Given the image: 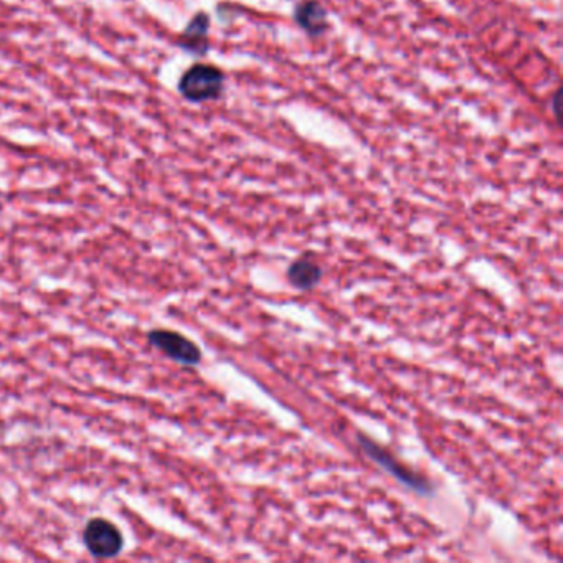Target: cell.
Segmentation results:
<instances>
[{"label": "cell", "mask_w": 563, "mask_h": 563, "mask_svg": "<svg viewBox=\"0 0 563 563\" xmlns=\"http://www.w3.org/2000/svg\"><path fill=\"white\" fill-rule=\"evenodd\" d=\"M225 88V75L220 68L205 63H197L180 76L179 91L190 103H207L222 96Z\"/></svg>", "instance_id": "1"}, {"label": "cell", "mask_w": 563, "mask_h": 563, "mask_svg": "<svg viewBox=\"0 0 563 563\" xmlns=\"http://www.w3.org/2000/svg\"><path fill=\"white\" fill-rule=\"evenodd\" d=\"M357 441L365 455L369 456L374 463L379 464L380 468H384L387 473L392 474L398 483H402L403 486H407L408 489H412L422 496H430L433 493V486L423 474L400 463L390 451L385 450L384 446H380L379 443H375L370 440L369 436L362 435V433L357 435Z\"/></svg>", "instance_id": "2"}, {"label": "cell", "mask_w": 563, "mask_h": 563, "mask_svg": "<svg viewBox=\"0 0 563 563\" xmlns=\"http://www.w3.org/2000/svg\"><path fill=\"white\" fill-rule=\"evenodd\" d=\"M83 544L95 559H114L123 552L124 537L113 522L95 517L86 522Z\"/></svg>", "instance_id": "3"}, {"label": "cell", "mask_w": 563, "mask_h": 563, "mask_svg": "<svg viewBox=\"0 0 563 563\" xmlns=\"http://www.w3.org/2000/svg\"><path fill=\"white\" fill-rule=\"evenodd\" d=\"M147 342L157 351L184 367H195L202 362V351L189 337L169 329H154L147 334Z\"/></svg>", "instance_id": "4"}, {"label": "cell", "mask_w": 563, "mask_h": 563, "mask_svg": "<svg viewBox=\"0 0 563 563\" xmlns=\"http://www.w3.org/2000/svg\"><path fill=\"white\" fill-rule=\"evenodd\" d=\"M209 29V15L199 12L185 27L184 34L180 35L179 47L195 57H204L210 48Z\"/></svg>", "instance_id": "5"}, {"label": "cell", "mask_w": 563, "mask_h": 563, "mask_svg": "<svg viewBox=\"0 0 563 563\" xmlns=\"http://www.w3.org/2000/svg\"><path fill=\"white\" fill-rule=\"evenodd\" d=\"M294 20L311 37H321L327 30L326 9L316 0H304L296 5Z\"/></svg>", "instance_id": "6"}, {"label": "cell", "mask_w": 563, "mask_h": 563, "mask_svg": "<svg viewBox=\"0 0 563 563\" xmlns=\"http://www.w3.org/2000/svg\"><path fill=\"white\" fill-rule=\"evenodd\" d=\"M322 275L324 271L321 265L311 256H301L298 260H294L286 273L291 286L301 291L316 288L317 284L321 283Z\"/></svg>", "instance_id": "7"}]
</instances>
